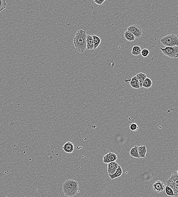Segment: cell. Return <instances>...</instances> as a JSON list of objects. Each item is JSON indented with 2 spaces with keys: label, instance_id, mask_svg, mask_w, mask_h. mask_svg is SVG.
Listing matches in <instances>:
<instances>
[{
  "label": "cell",
  "instance_id": "6da1fadb",
  "mask_svg": "<svg viewBox=\"0 0 178 197\" xmlns=\"http://www.w3.org/2000/svg\"><path fill=\"white\" fill-rule=\"evenodd\" d=\"M87 34L85 30H80L76 33L74 38V44L78 52H84L87 49Z\"/></svg>",
  "mask_w": 178,
  "mask_h": 197
},
{
  "label": "cell",
  "instance_id": "7a4b0ae2",
  "mask_svg": "<svg viewBox=\"0 0 178 197\" xmlns=\"http://www.w3.org/2000/svg\"><path fill=\"white\" fill-rule=\"evenodd\" d=\"M160 42L165 47L178 46V35L174 34H168L163 37L161 40Z\"/></svg>",
  "mask_w": 178,
  "mask_h": 197
},
{
  "label": "cell",
  "instance_id": "3957f363",
  "mask_svg": "<svg viewBox=\"0 0 178 197\" xmlns=\"http://www.w3.org/2000/svg\"><path fill=\"white\" fill-rule=\"evenodd\" d=\"M166 184L172 189L175 196H178V175L177 171L172 174L170 178L167 180Z\"/></svg>",
  "mask_w": 178,
  "mask_h": 197
},
{
  "label": "cell",
  "instance_id": "277c9868",
  "mask_svg": "<svg viewBox=\"0 0 178 197\" xmlns=\"http://www.w3.org/2000/svg\"><path fill=\"white\" fill-rule=\"evenodd\" d=\"M160 49L165 55L171 58H177L178 57V46L172 47H165L164 48H160Z\"/></svg>",
  "mask_w": 178,
  "mask_h": 197
},
{
  "label": "cell",
  "instance_id": "5b68a950",
  "mask_svg": "<svg viewBox=\"0 0 178 197\" xmlns=\"http://www.w3.org/2000/svg\"><path fill=\"white\" fill-rule=\"evenodd\" d=\"M127 30L132 33L135 36V38H139L142 35V29L138 25L135 24L131 25L128 27Z\"/></svg>",
  "mask_w": 178,
  "mask_h": 197
},
{
  "label": "cell",
  "instance_id": "8992f818",
  "mask_svg": "<svg viewBox=\"0 0 178 197\" xmlns=\"http://www.w3.org/2000/svg\"><path fill=\"white\" fill-rule=\"evenodd\" d=\"M78 182L73 180H68L64 183L63 186V189L71 188L78 190Z\"/></svg>",
  "mask_w": 178,
  "mask_h": 197
},
{
  "label": "cell",
  "instance_id": "52a82bcc",
  "mask_svg": "<svg viewBox=\"0 0 178 197\" xmlns=\"http://www.w3.org/2000/svg\"><path fill=\"white\" fill-rule=\"evenodd\" d=\"M153 190L158 193H162L165 189V186L163 182L157 181L153 185Z\"/></svg>",
  "mask_w": 178,
  "mask_h": 197
},
{
  "label": "cell",
  "instance_id": "ba28073f",
  "mask_svg": "<svg viewBox=\"0 0 178 197\" xmlns=\"http://www.w3.org/2000/svg\"><path fill=\"white\" fill-rule=\"evenodd\" d=\"M119 166L116 161L108 164L107 165V171L109 175H113L114 174Z\"/></svg>",
  "mask_w": 178,
  "mask_h": 197
},
{
  "label": "cell",
  "instance_id": "9c48e42d",
  "mask_svg": "<svg viewBox=\"0 0 178 197\" xmlns=\"http://www.w3.org/2000/svg\"><path fill=\"white\" fill-rule=\"evenodd\" d=\"M64 151L67 153H72L74 150V145L71 142H67L62 147Z\"/></svg>",
  "mask_w": 178,
  "mask_h": 197
},
{
  "label": "cell",
  "instance_id": "30bf717a",
  "mask_svg": "<svg viewBox=\"0 0 178 197\" xmlns=\"http://www.w3.org/2000/svg\"><path fill=\"white\" fill-rule=\"evenodd\" d=\"M87 49L88 50L94 49V44L93 38L91 35H87Z\"/></svg>",
  "mask_w": 178,
  "mask_h": 197
},
{
  "label": "cell",
  "instance_id": "8fae6325",
  "mask_svg": "<svg viewBox=\"0 0 178 197\" xmlns=\"http://www.w3.org/2000/svg\"><path fill=\"white\" fill-rule=\"evenodd\" d=\"M130 84L131 87L134 88L139 89L140 88L139 83L136 76H134L132 78H130Z\"/></svg>",
  "mask_w": 178,
  "mask_h": 197
},
{
  "label": "cell",
  "instance_id": "7c38bea8",
  "mask_svg": "<svg viewBox=\"0 0 178 197\" xmlns=\"http://www.w3.org/2000/svg\"><path fill=\"white\" fill-rule=\"evenodd\" d=\"M138 152L139 157L145 158L146 157V154L147 152L146 146H138Z\"/></svg>",
  "mask_w": 178,
  "mask_h": 197
},
{
  "label": "cell",
  "instance_id": "4fadbf2b",
  "mask_svg": "<svg viewBox=\"0 0 178 197\" xmlns=\"http://www.w3.org/2000/svg\"><path fill=\"white\" fill-rule=\"evenodd\" d=\"M123 169L121 166H119L115 173L113 175H109V176L111 179H114L116 178L120 177L123 174Z\"/></svg>",
  "mask_w": 178,
  "mask_h": 197
},
{
  "label": "cell",
  "instance_id": "5bb4252c",
  "mask_svg": "<svg viewBox=\"0 0 178 197\" xmlns=\"http://www.w3.org/2000/svg\"><path fill=\"white\" fill-rule=\"evenodd\" d=\"M125 38L129 42H132L135 40V37L134 34L128 30H126L124 33Z\"/></svg>",
  "mask_w": 178,
  "mask_h": 197
},
{
  "label": "cell",
  "instance_id": "9a60e30c",
  "mask_svg": "<svg viewBox=\"0 0 178 197\" xmlns=\"http://www.w3.org/2000/svg\"><path fill=\"white\" fill-rule=\"evenodd\" d=\"M136 76L138 78L140 88L143 87V84L147 78L146 75L144 73H139L136 74Z\"/></svg>",
  "mask_w": 178,
  "mask_h": 197
},
{
  "label": "cell",
  "instance_id": "2e32d148",
  "mask_svg": "<svg viewBox=\"0 0 178 197\" xmlns=\"http://www.w3.org/2000/svg\"><path fill=\"white\" fill-rule=\"evenodd\" d=\"M130 154L133 157L140 158L138 152V146H135L134 147H132L130 150Z\"/></svg>",
  "mask_w": 178,
  "mask_h": 197
},
{
  "label": "cell",
  "instance_id": "e0dca14e",
  "mask_svg": "<svg viewBox=\"0 0 178 197\" xmlns=\"http://www.w3.org/2000/svg\"><path fill=\"white\" fill-rule=\"evenodd\" d=\"M94 44V49H96L99 46L101 42V39L97 35H92Z\"/></svg>",
  "mask_w": 178,
  "mask_h": 197
},
{
  "label": "cell",
  "instance_id": "ac0fdd59",
  "mask_svg": "<svg viewBox=\"0 0 178 197\" xmlns=\"http://www.w3.org/2000/svg\"><path fill=\"white\" fill-rule=\"evenodd\" d=\"M141 47L138 45H135L132 48V54L134 55H138L141 54Z\"/></svg>",
  "mask_w": 178,
  "mask_h": 197
},
{
  "label": "cell",
  "instance_id": "d6986e66",
  "mask_svg": "<svg viewBox=\"0 0 178 197\" xmlns=\"http://www.w3.org/2000/svg\"><path fill=\"white\" fill-rule=\"evenodd\" d=\"M152 85V80L149 78L147 77L143 84V87L146 88H149Z\"/></svg>",
  "mask_w": 178,
  "mask_h": 197
},
{
  "label": "cell",
  "instance_id": "ffe728a7",
  "mask_svg": "<svg viewBox=\"0 0 178 197\" xmlns=\"http://www.w3.org/2000/svg\"><path fill=\"white\" fill-rule=\"evenodd\" d=\"M103 162L105 164H108L112 162L111 159V152L107 153L103 157Z\"/></svg>",
  "mask_w": 178,
  "mask_h": 197
},
{
  "label": "cell",
  "instance_id": "44dd1931",
  "mask_svg": "<svg viewBox=\"0 0 178 197\" xmlns=\"http://www.w3.org/2000/svg\"><path fill=\"white\" fill-rule=\"evenodd\" d=\"M165 193L168 196L171 197H175L173 190L170 187L166 186L165 188Z\"/></svg>",
  "mask_w": 178,
  "mask_h": 197
},
{
  "label": "cell",
  "instance_id": "7402d4cb",
  "mask_svg": "<svg viewBox=\"0 0 178 197\" xmlns=\"http://www.w3.org/2000/svg\"><path fill=\"white\" fill-rule=\"evenodd\" d=\"M7 5L5 0H0V12L6 8Z\"/></svg>",
  "mask_w": 178,
  "mask_h": 197
},
{
  "label": "cell",
  "instance_id": "603a6c76",
  "mask_svg": "<svg viewBox=\"0 0 178 197\" xmlns=\"http://www.w3.org/2000/svg\"><path fill=\"white\" fill-rule=\"evenodd\" d=\"M130 129L132 131L136 132L138 130L139 127L136 123H131L130 125Z\"/></svg>",
  "mask_w": 178,
  "mask_h": 197
},
{
  "label": "cell",
  "instance_id": "cb8c5ba5",
  "mask_svg": "<svg viewBox=\"0 0 178 197\" xmlns=\"http://www.w3.org/2000/svg\"><path fill=\"white\" fill-rule=\"evenodd\" d=\"M149 54V51L147 49H144L141 51V54L143 57H146Z\"/></svg>",
  "mask_w": 178,
  "mask_h": 197
},
{
  "label": "cell",
  "instance_id": "d4e9b609",
  "mask_svg": "<svg viewBox=\"0 0 178 197\" xmlns=\"http://www.w3.org/2000/svg\"><path fill=\"white\" fill-rule=\"evenodd\" d=\"M105 1V0H96V1H94V2L95 3L98 5H101Z\"/></svg>",
  "mask_w": 178,
  "mask_h": 197
},
{
  "label": "cell",
  "instance_id": "484cf974",
  "mask_svg": "<svg viewBox=\"0 0 178 197\" xmlns=\"http://www.w3.org/2000/svg\"><path fill=\"white\" fill-rule=\"evenodd\" d=\"M177 175H178V171H177Z\"/></svg>",
  "mask_w": 178,
  "mask_h": 197
}]
</instances>
